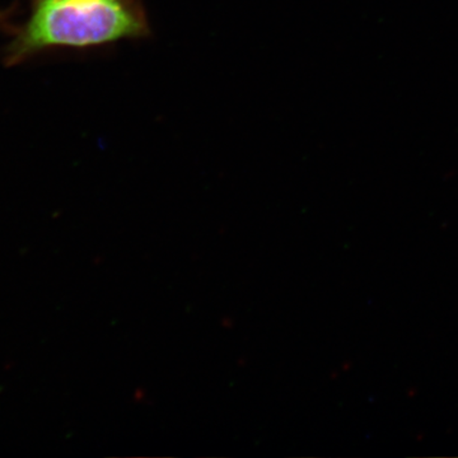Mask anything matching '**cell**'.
Listing matches in <instances>:
<instances>
[{
	"instance_id": "cell-1",
	"label": "cell",
	"mask_w": 458,
	"mask_h": 458,
	"mask_svg": "<svg viewBox=\"0 0 458 458\" xmlns=\"http://www.w3.org/2000/svg\"><path fill=\"white\" fill-rule=\"evenodd\" d=\"M140 31V20L123 0H38L11 55L18 60L45 47H93Z\"/></svg>"
}]
</instances>
